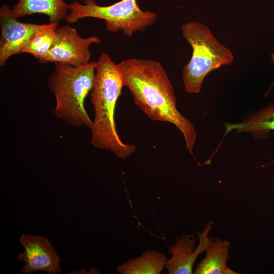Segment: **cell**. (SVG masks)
I'll return each instance as SVG.
<instances>
[{"mask_svg":"<svg viewBox=\"0 0 274 274\" xmlns=\"http://www.w3.org/2000/svg\"><path fill=\"white\" fill-rule=\"evenodd\" d=\"M118 64L124 85L130 91L136 105L151 120L174 125L193 154L196 138L194 126L178 110L173 87L162 64L154 60L136 58L125 59Z\"/></svg>","mask_w":274,"mask_h":274,"instance_id":"obj_1","label":"cell"},{"mask_svg":"<svg viewBox=\"0 0 274 274\" xmlns=\"http://www.w3.org/2000/svg\"><path fill=\"white\" fill-rule=\"evenodd\" d=\"M124 86L118 64L109 54L102 53L97 61L90 93L95 114L90 128L91 144L95 148L109 150L122 159L129 157L136 150L135 146L126 144L121 140L115 122V109Z\"/></svg>","mask_w":274,"mask_h":274,"instance_id":"obj_2","label":"cell"},{"mask_svg":"<svg viewBox=\"0 0 274 274\" xmlns=\"http://www.w3.org/2000/svg\"><path fill=\"white\" fill-rule=\"evenodd\" d=\"M54 64L48 82V86L56 99L53 113L70 125L90 128L92 121L85 109L84 102L93 87L97 61L77 67Z\"/></svg>","mask_w":274,"mask_h":274,"instance_id":"obj_3","label":"cell"},{"mask_svg":"<svg viewBox=\"0 0 274 274\" xmlns=\"http://www.w3.org/2000/svg\"><path fill=\"white\" fill-rule=\"evenodd\" d=\"M181 32L192 48L190 60L182 70L184 88L188 93H199L208 74L223 66L231 65L234 56L202 23L188 22L182 25Z\"/></svg>","mask_w":274,"mask_h":274,"instance_id":"obj_4","label":"cell"},{"mask_svg":"<svg viewBox=\"0 0 274 274\" xmlns=\"http://www.w3.org/2000/svg\"><path fill=\"white\" fill-rule=\"evenodd\" d=\"M157 14L143 11L137 0H121L108 6H100L95 0L74 1L69 4V13L65 21L74 23L88 17L104 20L106 29L113 33L122 31L128 37L144 31L154 23Z\"/></svg>","mask_w":274,"mask_h":274,"instance_id":"obj_5","label":"cell"},{"mask_svg":"<svg viewBox=\"0 0 274 274\" xmlns=\"http://www.w3.org/2000/svg\"><path fill=\"white\" fill-rule=\"evenodd\" d=\"M101 42L99 37L82 38L77 30L68 25L58 27L55 39L47 55L39 60L40 63H62L77 67L90 62V46Z\"/></svg>","mask_w":274,"mask_h":274,"instance_id":"obj_6","label":"cell"},{"mask_svg":"<svg viewBox=\"0 0 274 274\" xmlns=\"http://www.w3.org/2000/svg\"><path fill=\"white\" fill-rule=\"evenodd\" d=\"M58 23L39 25L21 22L15 17L12 8L3 5L0 8V65L3 66L13 55L21 53L24 46L35 36Z\"/></svg>","mask_w":274,"mask_h":274,"instance_id":"obj_7","label":"cell"},{"mask_svg":"<svg viewBox=\"0 0 274 274\" xmlns=\"http://www.w3.org/2000/svg\"><path fill=\"white\" fill-rule=\"evenodd\" d=\"M20 243L25 249L18 256V260L25 263L21 269L23 274L37 271L58 274L61 272L59 256L47 238L23 234L20 237Z\"/></svg>","mask_w":274,"mask_h":274,"instance_id":"obj_8","label":"cell"},{"mask_svg":"<svg viewBox=\"0 0 274 274\" xmlns=\"http://www.w3.org/2000/svg\"><path fill=\"white\" fill-rule=\"evenodd\" d=\"M213 221L205 225L202 232L197 233L199 243L195 247L196 240L192 235H183L171 246L168 252L172 255L167 260L166 268L169 274H192L194 264L198 256L207 250L213 238L208 235L212 227Z\"/></svg>","mask_w":274,"mask_h":274,"instance_id":"obj_9","label":"cell"},{"mask_svg":"<svg viewBox=\"0 0 274 274\" xmlns=\"http://www.w3.org/2000/svg\"><path fill=\"white\" fill-rule=\"evenodd\" d=\"M17 18L34 14L47 16L50 23H58L66 19L69 13V4L64 0H18L12 8Z\"/></svg>","mask_w":274,"mask_h":274,"instance_id":"obj_10","label":"cell"},{"mask_svg":"<svg viewBox=\"0 0 274 274\" xmlns=\"http://www.w3.org/2000/svg\"><path fill=\"white\" fill-rule=\"evenodd\" d=\"M231 243L217 237L211 242L206 256L197 265L195 274H236L227 265Z\"/></svg>","mask_w":274,"mask_h":274,"instance_id":"obj_11","label":"cell"},{"mask_svg":"<svg viewBox=\"0 0 274 274\" xmlns=\"http://www.w3.org/2000/svg\"><path fill=\"white\" fill-rule=\"evenodd\" d=\"M226 135L236 130V134L249 133L255 139H261L268 136L270 131H274V105L256 113L247 120L239 123L223 122Z\"/></svg>","mask_w":274,"mask_h":274,"instance_id":"obj_12","label":"cell"},{"mask_svg":"<svg viewBox=\"0 0 274 274\" xmlns=\"http://www.w3.org/2000/svg\"><path fill=\"white\" fill-rule=\"evenodd\" d=\"M167 260L162 252L148 250L120 265L117 270L121 274H160L166 267Z\"/></svg>","mask_w":274,"mask_h":274,"instance_id":"obj_13","label":"cell"},{"mask_svg":"<svg viewBox=\"0 0 274 274\" xmlns=\"http://www.w3.org/2000/svg\"><path fill=\"white\" fill-rule=\"evenodd\" d=\"M58 25V23H57L35 36L22 48L21 53L30 54L39 60L43 58L48 53L53 43Z\"/></svg>","mask_w":274,"mask_h":274,"instance_id":"obj_14","label":"cell"},{"mask_svg":"<svg viewBox=\"0 0 274 274\" xmlns=\"http://www.w3.org/2000/svg\"><path fill=\"white\" fill-rule=\"evenodd\" d=\"M271 58H272V61L273 62V64H274V51L272 53V54H271ZM273 84H274V83H273Z\"/></svg>","mask_w":274,"mask_h":274,"instance_id":"obj_15","label":"cell"}]
</instances>
